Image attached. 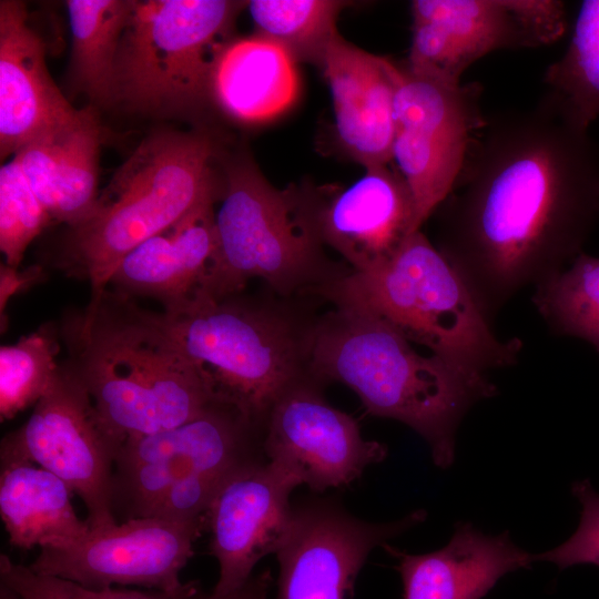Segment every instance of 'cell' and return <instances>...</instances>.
Instances as JSON below:
<instances>
[{
  "label": "cell",
  "instance_id": "14",
  "mask_svg": "<svg viewBox=\"0 0 599 599\" xmlns=\"http://www.w3.org/2000/svg\"><path fill=\"white\" fill-rule=\"evenodd\" d=\"M426 517V510L417 509L395 521L370 522L333 501L293 506L288 530L275 552L277 599H353L372 550Z\"/></svg>",
  "mask_w": 599,
  "mask_h": 599
},
{
  "label": "cell",
  "instance_id": "27",
  "mask_svg": "<svg viewBox=\"0 0 599 599\" xmlns=\"http://www.w3.org/2000/svg\"><path fill=\"white\" fill-rule=\"evenodd\" d=\"M351 2L337 0H252L248 11L256 33L282 45L298 62L322 65L338 33L336 20Z\"/></svg>",
  "mask_w": 599,
  "mask_h": 599
},
{
  "label": "cell",
  "instance_id": "30",
  "mask_svg": "<svg viewBox=\"0 0 599 599\" xmlns=\"http://www.w3.org/2000/svg\"><path fill=\"white\" fill-rule=\"evenodd\" d=\"M52 223L13 156L0 169V250L18 268L30 243Z\"/></svg>",
  "mask_w": 599,
  "mask_h": 599
},
{
  "label": "cell",
  "instance_id": "35",
  "mask_svg": "<svg viewBox=\"0 0 599 599\" xmlns=\"http://www.w3.org/2000/svg\"><path fill=\"white\" fill-rule=\"evenodd\" d=\"M1 599H17V597L6 588L1 587Z\"/></svg>",
  "mask_w": 599,
  "mask_h": 599
},
{
  "label": "cell",
  "instance_id": "32",
  "mask_svg": "<svg viewBox=\"0 0 599 599\" xmlns=\"http://www.w3.org/2000/svg\"><path fill=\"white\" fill-rule=\"evenodd\" d=\"M571 491L581 505L577 530L564 544L534 558L560 569L582 564L599 567V494L588 479L575 481Z\"/></svg>",
  "mask_w": 599,
  "mask_h": 599
},
{
  "label": "cell",
  "instance_id": "2",
  "mask_svg": "<svg viewBox=\"0 0 599 599\" xmlns=\"http://www.w3.org/2000/svg\"><path fill=\"white\" fill-rule=\"evenodd\" d=\"M57 325L62 362L121 446L182 425L213 402L162 312L108 287L85 307L65 311Z\"/></svg>",
  "mask_w": 599,
  "mask_h": 599
},
{
  "label": "cell",
  "instance_id": "18",
  "mask_svg": "<svg viewBox=\"0 0 599 599\" xmlns=\"http://www.w3.org/2000/svg\"><path fill=\"white\" fill-rule=\"evenodd\" d=\"M44 43L31 28L27 6L0 1V155L82 122L92 111L73 108L52 80Z\"/></svg>",
  "mask_w": 599,
  "mask_h": 599
},
{
  "label": "cell",
  "instance_id": "4",
  "mask_svg": "<svg viewBox=\"0 0 599 599\" xmlns=\"http://www.w3.org/2000/svg\"><path fill=\"white\" fill-rule=\"evenodd\" d=\"M216 146L203 131L146 136L99 192L89 216L67 227L49 263L70 278L88 282L89 301H95L133 248L199 205L220 200Z\"/></svg>",
  "mask_w": 599,
  "mask_h": 599
},
{
  "label": "cell",
  "instance_id": "23",
  "mask_svg": "<svg viewBox=\"0 0 599 599\" xmlns=\"http://www.w3.org/2000/svg\"><path fill=\"white\" fill-rule=\"evenodd\" d=\"M298 93L297 62L258 33L230 40L213 71L211 101L244 124L275 120L293 106Z\"/></svg>",
  "mask_w": 599,
  "mask_h": 599
},
{
  "label": "cell",
  "instance_id": "25",
  "mask_svg": "<svg viewBox=\"0 0 599 599\" xmlns=\"http://www.w3.org/2000/svg\"><path fill=\"white\" fill-rule=\"evenodd\" d=\"M133 0H68L70 73L99 104L113 103L118 49Z\"/></svg>",
  "mask_w": 599,
  "mask_h": 599
},
{
  "label": "cell",
  "instance_id": "34",
  "mask_svg": "<svg viewBox=\"0 0 599 599\" xmlns=\"http://www.w3.org/2000/svg\"><path fill=\"white\" fill-rule=\"evenodd\" d=\"M272 585L270 570L253 575L242 587L226 593L201 595L197 599H268Z\"/></svg>",
  "mask_w": 599,
  "mask_h": 599
},
{
  "label": "cell",
  "instance_id": "19",
  "mask_svg": "<svg viewBox=\"0 0 599 599\" xmlns=\"http://www.w3.org/2000/svg\"><path fill=\"white\" fill-rule=\"evenodd\" d=\"M321 68L331 89L343 150L365 169L389 164L395 134L390 60L337 33Z\"/></svg>",
  "mask_w": 599,
  "mask_h": 599
},
{
  "label": "cell",
  "instance_id": "29",
  "mask_svg": "<svg viewBox=\"0 0 599 599\" xmlns=\"http://www.w3.org/2000/svg\"><path fill=\"white\" fill-rule=\"evenodd\" d=\"M57 322L41 325L12 345L0 348V419L13 418L47 392L59 363Z\"/></svg>",
  "mask_w": 599,
  "mask_h": 599
},
{
  "label": "cell",
  "instance_id": "24",
  "mask_svg": "<svg viewBox=\"0 0 599 599\" xmlns=\"http://www.w3.org/2000/svg\"><path fill=\"white\" fill-rule=\"evenodd\" d=\"M74 493L61 478L22 459H1L0 516L12 546L68 547L90 530L78 517Z\"/></svg>",
  "mask_w": 599,
  "mask_h": 599
},
{
  "label": "cell",
  "instance_id": "28",
  "mask_svg": "<svg viewBox=\"0 0 599 599\" xmlns=\"http://www.w3.org/2000/svg\"><path fill=\"white\" fill-rule=\"evenodd\" d=\"M532 303L554 332L599 351V257L580 253L569 268L536 286Z\"/></svg>",
  "mask_w": 599,
  "mask_h": 599
},
{
  "label": "cell",
  "instance_id": "9",
  "mask_svg": "<svg viewBox=\"0 0 599 599\" xmlns=\"http://www.w3.org/2000/svg\"><path fill=\"white\" fill-rule=\"evenodd\" d=\"M263 430L234 407L211 402L176 427L126 439L113 475V511L144 517L179 480L225 481L243 466L264 457Z\"/></svg>",
  "mask_w": 599,
  "mask_h": 599
},
{
  "label": "cell",
  "instance_id": "33",
  "mask_svg": "<svg viewBox=\"0 0 599 599\" xmlns=\"http://www.w3.org/2000/svg\"><path fill=\"white\" fill-rule=\"evenodd\" d=\"M45 278V271L40 265H32L23 271L11 267L6 263L0 265V314L1 327L7 326L6 308L11 296L28 290Z\"/></svg>",
  "mask_w": 599,
  "mask_h": 599
},
{
  "label": "cell",
  "instance_id": "10",
  "mask_svg": "<svg viewBox=\"0 0 599 599\" xmlns=\"http://www.w3.org/2000/svg\"><path fill=\"white\" fill-rule=\"evenodd\" d=\"M394 82L392 156L414 199L422 225L450 193L471 142L486 121L478 84L446 83L390 61Z\"/></svg>",
  "mask_w": 599,
  "mask_h": 599
},
{
  "label": "cell",
  "instance_id": "11",
  "mask_svg": "<svg viewBox=\"0 0 599 599\" xmlns=\"http://www.w3.org/2000/svg\"><path fill=\"white\" fill-rule=\"evenodd\" d=\"M120 447L61 361L31 416L2 438L0 459L32 461L61 478L84 502L90 528H98L116 522L112 494Z\"/></svg>",
  "mask_w": 599,
  "mask_h": 599
},
{
  "label": "cell",
  "instance_id": "7",
  "mask_svg": "<svg viewBox=\"0 0 599 599\" xmlns=\"http://www.w3.org/2000/svg\"><path fill=\"white\" fill-rule=\"evenodd\" d=\"M313 295L377 316L412 343L471 370L511 366L522 348L520 339L496 335L464 281L420 230L385 264L352 271Z\"/></svg>",
  "mask_w": 599,
  "mask_h": 599
},
{
  "label": "cell",
  "instance_id": "3",
  "mask_svg": "<svg viewBox=\"0 0 599 599\" xmlns=\"http://www.w3.org/2000/svg\"><path fill=\"white\" fill-rule=\"evenodd\" d=\"M309 373L322 384L349 387L368 414L409 426L428 444L441 469L454 463L464 416L497 394L487 374L422 355L387 322L346 307L334 306L315 318Z\"/></svg>",
  "mask_w": 599,
  "mask_h": 599
},
{
  "label": "cell",
  "instance_id": "16",
  "mask_svg": "<svg viewBox=\"0 0 599 599\" xmlns=\"http://www.w3.org/2000/svg\"><path fill=\"white\" fill-rule=\"evenodd\" d=\"M301 486L291 471L265 456L234 473L206 515L210 554L219 564L215 593L242 587L257 562L281 546L292 520V491Z\"/></svg>",
  "mask_w": 599,
  "mask_h": 599
},
{
  "label": "cell",
  "instance_id": "5",
  "mask_svg": "<svg viewBox=\"0 0 599 599\" xmlns=\"http://www.w3.org/2000/svg\"><path fill=\"white\" fill-rule=\"evenodd\" d=\"M215 213L216 248L202 295L223 297L262 280L282 298L311 294L352 272L325 253L317 224L318 191L272 185L253 159L224 166Z\"/></svg>",
  "mask_w": 599,
  "mask_h": 599
},
{
  "label": "cell",
  "instance_id": "15",
  "mask_svg": "<svg viewBox=\"0 0 599 599\" xmlns=\"http://www.w3.org/2000/svg\"><path fill=\"white\" fill-rule=\"evenodd\" d=\"M312 375L274 404L263 430V453L316 493L349 486L383 461L387 447L365 439L357 422L324 398Z\"/></svg>",
  "mask_w": 599,
  "mask_h": 599
},
{
  "label": "cell",
  "instance_id": "6",
  "mask_svg": "<svg viewBox=\"0 0 599 599\" xmlns=\"http://www.w3.org/2000/svg\"><path fill=\"white\" fill-rule=\"evenodd\" d=\"M162 313L212 399L234 407L262 430L276 400L311 376L315 319L305 321L277 301L244 291L219 298L200 295Z\"/></svg>",
  "mask_w": 599,
  "mask_h": 599
},
{
  "label": "cell",
  "instance_id": "26",
  "mask_svg": "<svg viewBox=\"0 0 599 599\" xmlns=\"http://www.w3.org/2000/svg\"><path fill=\"white\" fill-rule=\"evenodd\" d=\"M544 82L562 115L588 131L599 116V0L581 2L569 44L548 65Z\"/></svg>",
  "mask_w": 599,
  "mask_h": 599
},
{
  "label": "cell",
  "instance_id": "1",
  "mask_svg": "<svg viewBox=\"0 0 599 599\" xmlns=\"http://www.w3.org/2000/svg\"><path fill=\"white\" fill-rule=\"evenodd\" d=\"M436 212L437 248L493 321L581 253L599 214V150L545 95L486 121Z\"/></svg>",
  "mask_w": 599,
  "mask_h": 599
},
{
  "label": "cell",
  "instance_id": "22",
  "mask_svg": "<svg viewBox=\"0 0 599 599\" xmlns=\"http://www.w3.org/2000/svg\"><path fill=\"white\" fill-rule=\"evenodd\" d=\"M100 128L91 112L82 122L40 136L13 156L52 222L74 226L97 202Z\"/></svg>",
  "mask_w": 599,
  "mask_h": 599
},
{
  "label": "cell",
  "instance_id": "13",
  "mask_svg": "<svg viewBox=\"0 0 599 599\" xmlns=\"http://www.w3.org/2000/svg\"><path fill=\"white\" fill-rule=\"evenodd\" d=\"M207 522L162 517H136L90 528L79 541L42 548L29 566L33 571L102 589L113 585L176 591L180 572L193 556Z\"/></svg>",
  "mask_w": 599,
  "mask_h": 599
},
{
  "label": "cell",
  "instance_id": "31",
  "mask_svg": "<svg viewBox=\"0 0 599 599\" xmlns=\"http://www.w3.org/2000/svg\"><path fill=\"white\" fill-rule=\"evenodd\" d=\"M1 587L17 599H197L202 592L199 581H186L176 591L123 588L95 589L64 578L38 573L30 567L14 564L0 556Z\"/></svg>",
  "mask_w": 599,
  "mask_h": 599
},
{
  "label": "cell",
  "instance_id": "21",
  "mask_svg": "<svg viewBox=\"0 0 599 599\" xmlns=\"http://www.w3.org/2000/svg\"><path fill=\"white\" fill-rule=\"evenodd\" d=\"M382 547L397 560L403 599H483L504 576L535 560L507 531L490 536L470 522H458L448 544L428 554Z\"/></svg>",
  "mask_w": 599,
  "mask_h": 599
},
{
  "label": "cell",
  "instance_id": "17",
  "mask_svg": "<svg viewBox=\"0 0 599 599\" xmlns=\"http://www.w3.org/2000/svg\"><path fill=\"white\" fill-rule=\"evenodd\" d=\"M317 224L325 246L353 272L385 264L419 230L410 190L388 164L365 169L341 191H318Z\"/></svg>",
  "mask_w": 599,
  "mask_h": 599
},
{
  "label": "cell",
  "instance_id": "20",
  "mask_svg": "<svg viewBox=\"0 0 599 599\" xmlns=\"http://www.w3.org/2000/svg\"><path fill=\"white\" fill-rule=\"evenodd\" d=\"M214 202L133 248L114 270L109 287L132 298L150 297L175 312L202 295L216 248Z\"/></svg>",
  "mask_w": 599,
  "mask_h": 599
},
{
  "label": "cell",
  "instance_id": "12",
  "mask_svg": "<svg viewBox=\"0 0 599 599\" xmlns=\"http://www.w3.org/2000/svg\"><path fill=\"white\" fill-rule=\"evenodd\" d=\"M413 35L405 67L414 74L461 83L486 54L558 41L567 30L559 0H414Z\"/></svg>",
  "mask_w": 599,
  "mask_h": 599
},
{
  "label": "cell",
  "instance_id": "8",
  "mask_svg": "<svg viewBox=\"0 0 599 599\" xmlns=\"http://www.w3.org/2000/svg\"><path fill=\"white\" fill-rule=\"evenodd\" d=\"M247 1L133 0L114 68L113 103L184 113L211 101L215 64Z\"/></svg>",
  "mask_w": 599,
  "mask_h": 599
}]
</instances>
